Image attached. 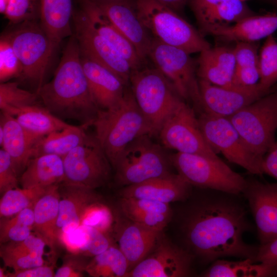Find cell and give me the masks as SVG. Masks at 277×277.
Returning <instances> with one entry per match:
<instances>
[{
  "label": "cell",
  "instance_id": "6da1fadb",
  "mask_svg": "<svg viewBox=\"0 0 277 277\" xmlns=\"http://www.w3.org/2000/svg\"><path fill=\"white\" fill-rule=\"evenodd\" d=\"M246 214L241 205L228 199L212 198L203 201L190 210L184 221L187 243L206 262L225 256L254 262L258 248L243 239L248 226Z\"/></svg>",
  "mask_w": 277,
  "mask_h": 277
},
{
  "label": "cell",
  "instance_id": "7a4b0ae2",
  "mask_svg": "<svg viewBox=\"0 0 277 277\" xmlns=\"http://www.w3.org/2000/svg\"><path fill=\"white\" fill-rule=\"evenodd\" d=\"M36 93L44 106L61 119L92 125L99 108L91 94L73 34L69 37L52 78Z\"/></svg>",
  "mask_w": 277,
  "mask_h": 277
},
{
  "label": "cell",
  "instance_id": "3957f363",
  "mask_svg": "<svg viewBox=\"0 0 277 277\" xmlns=\"http://www.w3.org/2000/svg\"><path fill=\"white\" fill-rule=\"evenodd\" d=\"M95 137L113 167L126 147L141 136L152 135L151 127L140 110L131 89H125L121 101L99 109L92 122Z\"/></svg>",
  "mask_w": 277,
  "mask_h": 277
},
{
  "label": "cell",
  "instance_id": "277c9868",
  "mask_svg": "<svg viewBox=\"0 0 277 277\" xmlns=\"http://www.w3.org/2000/svg\"><path fill=\"white\" fill-rule=\"evenodd\" d=\"M134 1L139 19L156 39L189 54L211 47L199 31L169 7L155 0Z\"/></svg>",
  "mask_w": 277,
  "mask_h": 277
},
{
  "label": "cell",
  "instance_id": "5b68a950",
  "mask_svg": "<svg viewBox=\"0 0 277 277\" xmlns=\"http://www.w3.org/2000/svg\"><path fill=\"white\" fill-rule=\"evenodd\" d=\"M129 83L136 102L151 127L152 135L159 134L165 122L183 102L182 98L155 67L133 70Z\"/></svg>",
  "mask_w": 277,
  "mask_h": 277
},
{
  "label": "cell",
  "instance_id": "8992f818",
  "mask_svg": "<svg viewBox=\"0 0 277 277\" xmlns=\"http://www.w3.org/2000/svg\"><path fill=\"white\" fill-rule=\"evenodd\" d=\"M2 35L11 44L22 66L21 77L36 88L44 83L54 52L58 46L51 39L40 22L12 25Z\"/></svg>",
  "mask_w": 277,
  "mask_h": 277
},
{
  "label": "cell",
  "instance_id": "52a82bcc",
  "mask_svg": "<svg viewBox=\"0 0 277 277\" xmlns=\"http://www.w3.org/2000/svg\"><path fill=\"white\" fill-rule=\"evenodd\" d=\"M177 173L188 184L224 193H243L247 180L220 157L177 152L170 157Z\"/></svg>",
  "mask_w": 277,
  "mask_h": 277
},
{
  "label": "cell",
  "instance_id": "ba28073f",
  "mask_svg": "<svg viewBox=\"0 0 277 277\" xmlns=\"http://www.w3.org/2000/svg\"><path fill=\"white\" fill-rule=\"evenodd\" d=\"M246 145L263 159L275 143L277 90H273L228 117Z\"/></svg>",
  "mask_w": 277,
  "mask_h": 277
},
{
  "label": "cell",
  "instance_id": "9c48e42d",
  "mask_svg": "<svg viewBox=\"0 0 277 277\" xmlns=\"http://www.w3.org/2000/svg\"><path fill=\"white\" fill-rule=\"evenodd\" d=\"M150 136L146 134L136 138L119 156L113 168L115 180L120 185H134L170 173V159Z\"/></svg>",
  "mask_w": 277,
  "mask_h": 277
},
{
  "label": "cell",
  "instance_id": "30bf717a",
  "mask_svg": "<svg viewBox=\"0 0 277 277\" xmlns=\"http://www.w3.org/2000/svg\"><path fill=\"white\" fill-rule=\"evenodd\" d=\"M185 51L153 37L148 57L171 83L183 100L191 101L202 112L201 97L196 78L197 62Z\"/></svg>",
  "mask_w": 277,
  "mask_h": 277
},
{
  "label": "cell",
  "instance_id": "8fae6325",
  "mask_svg": "<svg viewBox=\"0 0 277 277\" xmlns=\"http://www.w3.org/2000/svg\"><path fill=\"white\" fill-rule=\"evenodd\" d=\"M197 118L206 141L215 152L252 174H263V159L249 149L228 117L201 112Z\"/></svg>",
  "mask_w": 277,
  "mask_h": 277
},
{
  "label": "cell",
  "instance_id": "7c38bea8",
  "mask_svg": "<svg viewBox=\"0 0 277 277\" xmlns=\"http://www.w3.org/2000/svg\"><path fill=\"white\" fill-rule=\"evenodd\" d=\"M63 159L64 177L62 184L95 189L109 180L111 164L95 136H90Z\"/></svg>",
  "mask_w": 277,
  "mask_h": 277
},
{
  "label": "cell",
  "instance_id": "4fadbf2b",
  "mask_svg": "<svg viewBox=\"0 0 277 277\" xmlns=\"http://www.w3.org/2000/svg\"><path fill=\"white\" fill-rule=\"evenodd\" d=\"M73 34L80 48L81 55L108 69L126 84H129L132 69L128 62L95 29L81 8L73 11Z\"/></svg>",
  "mask_w": 277,
  "mask_h": 277
},
{
  "label": "cell",
  "instance_id": "5bb4252c",
  "mask_svg": "<svg viewBox=\"0 0 277 277\" xmlns=\"http://www.w3.org/2000/svg\"><path fill=\"white\" fill-rule=\"evenodd\" d=\"M159 134L166 148L178 152L219 157L206 141L193 109L184 102L166 120Z\"/></svg>",
  "mask_w": 277,
  "mask_h": 277
},
{
  "label": "cell",
  "instance_id": "9a60e30c",
  "mask_svg": "<svg viewBox=\"0 0 277 277\" xmlns=\"http://www.w3.org/2000/svg\"><path fill=\"white\" fill-rule=\"evenodd\" d=\"M199 84L202 112L228 118L272 91L264 90L259 83L250 87H222L199 79Z\"/></svg>",
  "mask_w": 277,
  "mask_h": 277
},
{
  "label": "cell",
  "instance_id": "2e32d148",
  "mask_svg": "<svg viewBox=\"0 0 277 277\" xmlns=\"http://www.w3.org/2000/svg\"><path fill=\"white\" fill-rule=\"evenodd\" d=\"M191 255L162 237L151 252L125 277H180L189 272Z\"/></svg>",
  "mask_w": 277,
  "mask_h": 277
},
{
  "label": "cell",
  "instance_id": "e0dca14e",
  "mask_svg": "<svg viewBox=\"0 0 277 277\" xmlns=\"http://www.w3.org/2000/svg\"><path fill=\"white\" fill-rule=\"evenodd\" d=\"M94 4L133 45L145 64L153 37L138 17L134 0H111Z\"/></svg>",
  "mask_w": 277,
  "mask_h": 277
},
{
  "label": "cell",
  "instance_id": "ac0fdd59",
  "mask_svg": "<svg viewBox=\"0 0 277 277\" xmlns=\"http://www.w3.org/2000/svg\"><path fill=\"white\" fill-rule=\"evenodd\" d=\"M256 225L261 245L277 238V183L247 181L243 192Z\"/></svg>",
  "mask_w": 277,
  "mask_h": 277
},
{
  "label": "cell",
  "instance_id": "d6986e66",
  "mask_svg": "<svg viewBox=\"0 0 277 277\" xmlns=\"http://www.w3.org/2000/svg\"><path fill=\"white\" fill-rule=\"evenodd\" d=\"M125 217L115 220L112 232L116 245L128 262L129 271L153 249L162 231L147 228Z\"/></svg>",
  "mask_w": 277,
  "mask_h": 277
},
{
  "label": "cell",
  "instance_id": "ffe728a7",
  "mask_svg": "<svg viewBox=\"0 0 277 277\" xmlns=\"http://www.w3.org/2000/svg\"><path fill=\"white\" fill-rule=\"evenodd\" d=\"M277 30V14L252 15L229 25H209L199 31L227 42H258Z\"/></svg>",
  "mask_w": 277,
  "mask_h": 277
},
{
  "label": "cell",
  "instance_id": "44dd1931",
  "mask_svg": "<svg viewBox=\"0 0 277 277\" xmlns=\"http://www.w3.org/2000/svg\"><path fill=\"white\" fill-rule=\"evenodd\" d=\"M61 185L59 187L60 200L56 223L58 241L64 235L77 229L81 225L82 216L88 207L101 200L94 189Z\"/></svg>",
  "mask_w": 277,
  "mask_h": 277
},
{
  "label": "cell",
  "instance_id": "7402d4cb",
  "mask_svg": "<svg viewBox=\"0 0 277 277\" xmlns=\"http://www.w3.org/2000/svg\"><path fill=\"white\" fill-rule=\"evenodd\" d=\"M82 66L93 100L99 109L111 108L122 100L126 84L101 65L81 55Z\"/></svg>",
  "mask_w": 277,
  "mask_h": 277
},
{
  "label": "cell",
  "instance_id": "603a6c76",
  "mask_svg": "<svg viewBox=\"0 0 277 277\" xmlns=\"http://www.w3.org/2000/svg\"><path fill=\"white\" fill-rule=\"evenodd\" d=\"M190 186L178 173L170 172L138 184L125 186L120 194L122 197L146 199L169 204L187 199Z\"/></svg>",
  "mask_w": 277,
  "mask_h": 277
},
{
  "label": "cell",
  "instance_id": "cb8c5ba5",
  "mask_svg": "<svg viewBox=\"0 0 277 277\" xmlns=\"http://www.w3.org/2000/svg\"><path fill=\"white\" fill-rule=\"evenodd\" d=\"M197 62V75L199 79L222 87L232 86L236 69L233 48L216 46L203 50Z\"/></svg>",
  "mask_w": 277,
  "mask_h": 277
},
{
  "label": "cell",
  "instance_id": "d4e9b609",
  "mask_svg": "<svg viewBox=\"0 0 277 277\" xmlns=\"http://www.w3.org/2000/svg\"><path fill=\"white\" fill-rule=\"evenodd\" d=\"M0 126L4 132L0 145L10 156L19 175L25 169L33 147L41 137L28 132L14 117L6 113H1Z\"/></svg>",
  "mask_w": 277,
  "mask_h": 277
},
{
  "label": "cell",
  "instance_id": "484cf974",
  "mask_svg": "<svg viewBox=\"0 0 277 277\" xmlns=\"http://www.w3.org/2000/svg\"><path fill=\"white\" fill-rule=\"evenodd\" d=\"M84 11L97 32L109 42L128 62L132 70L145 64L130 42L123 35L103 12L94 3L80 0Z\"/></svg>",
  "mask_w": 277,
  "mask_h": 277
},
{
  "label": "cell",
  "instance_id": "4316f807",
  "mask_svg": "<svg viewBox=\"0 0 277 277\" xmlns=\"http://www.w3.org/2000/svg\"><path fill=\"white\" fill-rule=\"evenodd\" d=\"M63 157L45 154L31 157L22 172L19 182L22 188H46L59 185L63 181Z\"/></svg>",
  "mask_w": 277,
  "mask_h": 277
},
{
  "label": "cell",
  "instance_id": "83f0119b",
  "mask_svg": "<svg viewBox=\"0 0 277 277\" xmlns=\"http://www.w3.org/2000/svg\"><path fill=\"white\" fill-rule=\"evenodd\" d=\"M60 185L50 186L33 208L34 216L33 230L51 249H53L58 241L56 223L60 200Z\"/></svg>",
  "mask_w": 277,
  "mask_h": 277
},
{
  "label": "cell",
  "instance_id": "f1b7e54d",
  "mask_svg": "<svg viewBox=\"0 0 277 277\" xmlns=\"http://www.w3.org/2000/svg\"><path fill=\"white\" fill-rule=\"evenodd\" d=\"M46 245L41 237L31 234L23 241L3 243L0 255L5 267L14 271L44 265L43 255Z\"/></svg>",
  "mask_w": 277,
  "mask_h": 277
},
{
  "label": "cell",
  "instance_id": "f546056e",
  "mask_svg": "<svg viewBox=\"0 0 277 277\" xmlns=\"http://www.w3.org/2000/svg\"><path fill=\"white\" fill-rule=\"evenodd\" d=\"M40 23L57 45L73 34L71 23L73 13L72 0H41Z\"/></svg>",
  "mask_w": 277,
  "mask_h": 277
},
{
  "label": "cell",
  "instance_id": "4dcf8cb0",
  "mask_svg": "<svg viewBox=\"0 0 277 277\" xmlns=\"http://www.w3.org/2000/svg\"><path fill=\"white\" fill-rule=\"evenodd\" d=\"M86 127L83 125L81 126L70 125L62 130L42 137L34 146L31 157L45 154H55L63 157L90 138V136L85 131Z\"/></svg>",
  "mask_w": 277,
  "mask_h": 277
},
{
  "label": "cell",
  "instance_id": "1f68e13d",
  "mask_svg": "<svg viewBox=\"0 0 277 277\" xmlns=\"http://www.w3.org/2000/svg\"><path fill=\"white\" fill-rule=\"evenodd\" d=\"M62 242L73 254L92 257L101 253L114 244L109 234L84 225L64 235Z\"/></svg>",
  "mask_w": 277,
  "mask_h": 277
},
{
  "label": "cell",
  "instance_id": "d6a6232c",
  "mask_svg": "<svg viewBox=\"0 0 277 277\" xmlns=\"http://www.w3.org/2000/svg\"><path fill=\"white\" fill-rule=\"evenodd\" d=\"M13 116L26 130L41 138L70 125L45 106L36 104L21 108Z\"/></svg>",
  "mask_w": 277,
  "mask_h": 277
},
{
  "label": "cell",
  "instance_id": "836d02e7",
  "mask_svg": "<svg viewBox=\"0 0 277 277\" xmlns=\"http://www.w3.org/2000/svg\"><path fill=\"white\" fill-rule=\"evenodd\" d=\"M129 270L128 262L115 244L93 257L85 272L93 277H125Z\"/></svg>",
  "mask_w": 277,
  "mask_h": 277
},
{
  "label": "cell",
  "instance_id": "e575fe53",
  "mask_svg": "<svg viewBox=\"0 0 277 277\" xmlns=\"http://www.w3.org/2000/svg\"><path fill=\"white\" fill-rule=\"evenodd\" d=\"M253 14V12L246 4L245 1L222 0L197 23L200 30L209 25L234 24Z\"/></svg>",
  "mask_w": 277,
  "mask_h": 277
},
{
  "label": "cell",
  "instance_id": "d590c367",
  "mask_svg": "<svg viewBox=\"0 0 277 277\" xmlns=\"http://www.w3.org/2000/svg\"><path fill=\"white\" fill-rule=\"evenodd\" d=\"M206 277L266 276V267L263 263L254 264L250 259L240 261L217 259L203 273Z\"/></svg>",
  "mask_w": 277,
  "mask_h": 277
},
{
  "label": "cell",
  "instance_id": "8d00e7d4",
  "mask_svg": "<svg viewBox=\"0 0 277 277\" xmlns=\"http://www.w3.org/2000/svg\"><path fill=\"white\" fill-rule=\"evenodd\" d=\"M49 187H17L5 192L0 200L1 217H10L25 209L33 208L35 203Z\"/></svg>",
  "mask_w": 277,
  "mask_h": 277
},
{
  "label": "cell",
  "instance_id": "74e56055",
  "mask_svg": "<svg viewBox=\"0 0 277 277\" xmlns=\"http://www.w3.org/2000/svg\"><path fill=\"white\" fill-rule=\"evenodd\" d=\"M0 242H21L31 233L34 223L32 208L25 209L18 213L8 217H1Z\"/></svg>",
  "mask_w": 277,
  "mask_h": 277
},
{
  "label": "cell",
  "instance_id": "f35d334b",
  "mask_svg": "<svg viewBox=\"0 0 277 277\" xmlns=\"http://www.w3.org/2000/svg\"><path fill=\"white\" fill-rule=\"evenodd\" d=\"M258 68L259 84L265 90L273 91L277 83V41L273 34L266 38L260 50Z\"/></svg>",
  "mask_w": 277,
  "mask_h": 277
},
{
  "label": "cell",
  "instance_id": "ab89813d",
  "mask_svg": "<svg viewBox=\"0 0 277 277\" xmlns=\"http://www.w3.org/2000/svg\"><path fill=\"white\" fill-rule=\"evenodd\" d=\"M37 93L19 87L14 82H2L0 84V108L2 112L13 116L22 108L35 104Z\"/></svg>",
  "mask_w": 277,
  "mask_h": 277
},
{
  "label": "cell",
  "instance_id": "60d3db41",
  "mask_svg": "<svg viewBox=\"0 0 277 277\" xmlns=\"http://www.w3.org/2000/svg\"><path fill=\"white\" fill-rule=\"evenodd\" d=\"M114 222L109 208L100 200L92 203L86 209L82 216L81 226H90L110 234L112 231Z\"/></svg>",
  "mask_w": 277,
  "mask_h": 277
},
{
  "label": "cell",
  "instance_id": "b9f144b4",
  "mask_svg": "<svg viewBox=\"0 0 277 277\" xmlns=\"http://www.w3.org/2000/svg\"><path fill=\"white\" fill-rule=\"evenodd\" d=\"M41 0H10L5 14L11 25L40 21Z\"/></svg>",
  "mask_w": 277,
  "mask_h": 277
},
{
  "label": "cell",
  "instance_id": "7bdbcfd3",
  "mask_svg": "<svg viewBox=\"0 0 277 277\" xmlns=\"http://www.w3.org/2000/svg\"><path fill=\"white\" fill-rule=\"evenodd\" d=\"M22 72L21 63L10 42L3 35L0 39V81L20 77Z\"/></svg>",
  "mask_w": 277,
  "mask_h": 277
},
{
  "label": "cell",
  "instance_id": "ee69618b",
  "mask_svg": "<svg viewBox=\"0 0 277 277\" xmlns=\"http://www.w3.org/2000/svg\"><path fill=\"white\" fill-rule=\"evenodd\" d=\"M169 204L151 200L131 197H121L120 202L122 212L127 211H146L171 214Z\"/></svg>",
  "mask_w": 277,
  "mask_h": 277
},
{
  "label": "cell",
  "instance_id": "f6af8a7d",
  "mask_svg": "<svg viewBox=\"0 0 277 277\" xmlns=\"http://www.w3.org/2000/svg\"><path fill=\"white\" fill-rule=\"evenodd\" d=\"M125 217L147 228L162 231L167 226L171 214L137 211L122 212Z\"/></svg>",
  "mask_w": 277,
  "mask_h": 277
},
{
  "label": "cell",
  "instance_id": "bcb514c9",
  "mask_svg": "<svg viewBox=\"0 0 277 277\" xmlns=\"http://www.w3.org/2000/svg\"><path fill=\"white\" fill-rule=\"evenodd\" d=\"M258 42H236L233 47L236 68L258 65Z\"/></svg>",
  "mask_w": 277,
  "mask_h": 277
},
{
  "label": "cell",
  "instance_id": "7dc6e473",
  "mask_svg": "<svg viewBox=\"0 0 277 277\" xmlns=\"http://www.w3.org/2000/svg\"><path fill=\"white\" fill-rule=\"evenodd\" d=\"M18 174L10 156L3 149L0 150V193L4 194L17 188Z\"/></svg>",
  "mask_w": 277,
  "mask_h": 277
},
{
  "label": "cell",
  "instance_id": "c3c4849f",
  "mask_svg": "<svg viewBox=\"0 0 277 277\" xmlns=\"http://www.w3.org/2000/svg\"><path fill=\"white\" fill-rule=\"evenodd\" d=\"M87 263L83 259L76 256V254L68 256L62 266L55 272V277H80L83 276V272Z\"/></svg>",
  "mask_w": 277,
  "mask_h": 277
},
{
  "label": "cell",
  "instance_id": "681fc988",
  "mask_svg": "<svg viewBox=\"0 0 277 277\" xmlns=\"http://www.w3.org/2000/svg\"><path fill=\"white\" fill-rule=\"evenodd\" d=\"M259 81L258 65L236 68L232 80V85L250 87L258 84Z\"/></svg>",
  "mask_w": 277,
  "mask_h": 277
},
{
  "label": "cell",
  "instance_id": "f907efd6",
  "mask_svg": "<svg viewBox=\"0 0 277 277\" xmlns=\"http://www.w3.org/2000/svg\"><path fill=\"white\" fill-rule=\"evenodd\" d=\"M255 262L270 265L277 264V238L258 248Z\"/></svg>",
  "mask_w": 277,
  "mask_h": 277
},
{
  "label": "cell",
  "instance_id": "816d5d0a",
  "mask_svg": "<svg viewBox=\"0 0 277 277\" xmlns=\"http://www.w3.org/2000/svg\"><path fill=\"white\" fill-rule=\"evenodd\" d=\"M52 266L42 265L7 273V277H52L54 276Z\"/></svg>",
  "mask_w": 277,
  "mask_h": 277
},
{
  "label": "cell",
  "instance_id": "f5cc1de1",
  "mask_svg": "<svg viewBox=\"0 0 277 277\" xmlns=\"http://www.w3.org/2000/svg\"><path fill=\"white\" fill-rule=\"evenodd\" d=\"M222 1V0H188V3L197 23L201 21Z\"/></svg>",
  "mask_w": 277,
  "mask_h": 277
},
{
  "label": "cell",
  "instance_id": "db71d44e",
  "mask_svg": "<svg viewBox=\"0 0 277 277\" xmlns=\"http://www.w3.org/2000/svg\"><path fill=\"white\" fill-rule=\"evenodd\" d=\"M262 169L263 173H266L277 180V141L264 156Z\"/></svg>",
  "mask_w": 277,
  "mask_h": 277
},
{
  "label": "cell",
  "instance_id": "11a10c76",
  "mask_svg": "<svg viewBox=\"0 0 277 277\" xmlns=\"http://www.w3.org/2000/svg\"><path fill=\"white\" fill-rule=\"evenodd\" d=\"M169 7L177 13L181 12L188 3V0H155Z\"/></svg>",
  "mask_w": 277,
  "mask_h": 277
},
{
  "label": "cell",
  "instance_id": "9f6ffc18",
  "mask_svg": "<svg viewBox=\"0 0 277 277\" xmlns=\"http://www.w3.org/2000/svg\"><path fill=\"white\" fill-rule=\"evenodd\" d=\"M10 0H0V12L5 15Z\"/></svg>",
  "mask_w": 277,
  "mask_h": 277
},
{
  "label": "cell",
  "instance_id": "6f0895ef",
  "mask_svg": "<svg viewBox=\"0 0 277 277\" xmlns=\"http://www.w3.org/2000/svg\"><path fill=\"white\" fill-rule=\"evenodd\" d=\"M0 277H7V273H5V270L2 268H0Z\"/></svg>",
  "mask_w": 277,
  "mask_h": 277
},
{
  "label": "cell",
  "instance_id": "680465c9",
  "mask_svg": "<svg viewBox=\"0 0 277 277\" xmlns=\"http://www.w3.org/2000/svg\"><path fill=\"white\" fill-rule=\"evenodd\" d=\"M86 1L91 2L92 3H97L103 2L108 1H111V0H86Z\"/></svg>",
  "mask_w": 277,
  "mask_h": 277
},
{
  "label": "cell",
  "instance_id": "91938a15",
  "mask_svg": "<svg viewBox=\"0 0 277 277\" xmlns=\"http://www.w3.org/2000/svg\"><path fill=\"white\" fill-rule=\"evenodd\" d=\"M272 2L277 5V0H270Z\"/></svg>",
  "mask_w": 277,
  "mask_h": 277
},
{
  "label": "cell",
  "instance_id": "94428289",
  "mask_svg": "<svg viewBox=\"0 0 277 277\" xmlns=\"http://www.w3.org/2000/svg\"><path fill=\"white\" fill-rule=\"evenodd\" d=\"M242 1H246V0H242Z\"/></svg>",
  "mask_w": 277,
  "mask_h": 277
}]
</instances>
